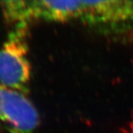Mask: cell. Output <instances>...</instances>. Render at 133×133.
Masks as SVG:
<instances>
[{"instance_id":"cell-1","label":"cell","mask_w":133,"mask_h":133,"mask_svg":"<svg viewBox=\"0 0 133 133\" xmlns=\"http://www.w3.org/2000/svg\"><path fill=\"white\" fill-rule=\"evenodd\" d=\"M0 4L6 21L14 28H29L38 20L62 22L78 19L82 8L81 1L12 0Z\"/></svg>"},{"instance_id":"cell-2","label":"cell","mask_w":133,"mask_h":133,"mask_svg":"<svg viewBox=\"0 0 133 133\" xmlns=\"http://www.w3.org/2000/svg\"><path fill=\"white\" fill-rule=\"evenodd\" d=\"M29 28H14L0 49V83L24 95L30 92L31 66L27 38Z\"/></svg>"},{"instance_id":"cell-3","label":"cell","mask_w":133,"mask_h":133,"mask_svg":"<svg viewBox=\"0 0 133 133\" xmlns=\"http://www.w3.org/2000/svg\"><path fill=\"white\" fill-rule=\"evenodd\" d=\"M78 19L101 33H121L133 25V1H81Z\"/></svg>"},{"instance_id":"cell-4","label":"cell","mask_w":133,"mask_h":133,"mask_svg":"<svg viewBox=\"0 0 133 133\" xmlns=\"http://www.w3.org/2000/svg\"><path fill=\"white\" fill-rule=\"evenodd\" d=\"M38 111L26 95L0 84V129L7 133H37Z\"/></svg>"}]
</instances>
